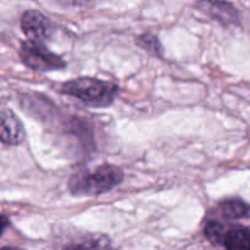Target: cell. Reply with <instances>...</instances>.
Instances as JSON below:
<instances>
[{
  "label": "cell",
  "mask_w": 250,
  "mask_h": 250,
  "mask_svg": "<svg viewBox=\"0 0 250 250\" xmlns=\"http://www.w3.org/2000/svg\"><path fill=\"white\" fill-rule=\"evenodd\" d=\"M20 26L28 41L39 42V43L49 41L54 33V26L51 21L38 10L31 9L24 11L20 20Z\"/></svg>",
  "instance_id": "4"
},
{
  "label": "cell",
  "mask_w": 250,
  "mask_h": 250,
  "mask_svg": "<svg viewBox=\"0 0 250 250\" xmlns=\"http://www.w3.org/2000/svg\"><path fill=\"white\" fill-rule=\"evenodd\" d=\"M62 250H114L104 237H89L82 241L67 244Z\"/></svg>",
  "instance_id": "9"
},
{
  "label": "cell",
  "mask_w": 250,
  "mask_h": 250,
  "mask_svg": "<svg viewBox=\"0 0 250 250\" xmlns=\"http://www.w3.org/2000/svg\"><path fill=\"white\" fill-rule=\"evenodd\" d=\"M221 246L225 250H250V229L242 225L229 226Z\"/></svg>",
  "instance_id": "7"
},
{
  "label": "cell",
  "mask_w": 250,
  "mask_h": 250,
  "mask_svg": "<svg viewBox=\"0 0 250 250\" xmlns=\"http://www.w3.org/2000/svg\"><path fill=\"white\" fill-rule=\"evenodd\" d=\"M19 55L24 66L38 72L63 70L67 66L66 61L60 55L49 50L45 44L28 39L21 43Z\"/></svg>",
  "instance_id": "3"
},
{
  "label": "cell",
  "mask_w": 250,
  "mask_h": 250,
  "mask_svg": "<svg viewBox=\"0 0 250 250\" xmlns=\"http://www.w3.org/2000/svg\"><path fill=\"white\" fill-rule=\"evenodd\" d=\"M26 132L21 120L11 110L0 111V142L5 146H19L24 141Z\"/></svg>",
  "instance_id": "5"
},
{
  "label": "cell",
  "mask_w": 250,
  "mask_h": 250,
  "mask_svg": "<svg viewBox=\"0 0 250 250\" xmlns=\"http://www.w3.org/2000/svg\"><path fill=\"white\" fill-rule=\"evenodd\" d=\"M59 92L76 98L89 107H107L114 104L119 85L97 77H78L63 82Z\"/></svg>",
  "instance_id": "2"
},
{
  "label": "cell",
  "mask_w": 250,
  "mask_h": 250,
  "mask_svg": "<svg viewBox=\"0 0 250 250\" xmlns=\"http://www.w3.org/2000/svg\"><path fill=\"white\" fill-rule=\"evenodd\" d=\"M124 171L119 166L103 164L94 171L81 170L68 180V189L75 197H97L116 188L124 181Z\"/></svg>",
  "instance_id": "1"
},
{
  "label": "cell",
  "mask_w": 250,
  "mask_h": 250,
  "mask_svg": "<svg viewBox=\"0 0 250 250\" xmlns=\"http://www.w3.org/2000/svg\"><path fill=\"white\" fill-rule=\"evenodd\" d=\"M217 212L220 216L227 220L246 219L250 214V205L239 198H231L219 203Z\"/></svg>",
  "instance_id": "8"
},
{
  "label": "cell",
  "mask_w": 250,
  "mask_h": 250,
  "mask_svg": "<svg viewBox=\"0 0 250 250\" xmlns=\"http://www.w3.org/2000/svg\"><path fill=\"white\" fill-rule=\"evenodd\" d=\"M202 11L207 12L215 21L220 22L224 26L239 23V12L229 2L225 1H205L200 2Z\"/></svg>",
  "instance_id": "6"
},
{
  "label": "cell",
  "mask_w": 250,
  "mask_h": 250,
  "mask_svg": "<svg viewBox=\"0 0 250 250\" xmlns=\"http://www.w3.org/2000/svg\"><path fill=\"white\" fill-rule=\"evenodd\" d=\"M227 227L229 226H226L224 222L219 221V220H209L204 227L205 238L214 246H221Z\"/></svg>",
  "instance_id": "10"
},
{
  "label": "cell",
  "mask_w": 250,
  "mask_h": 250,
  "mask_svg": "<svg viewBox=\"0 0 250 250\" xmlns=\"http://www.w3.org/2000/svg\"><path fill=\"white\" fill-rule=\"evenodd\" d=\"M0 250H22V249L14 248V247H5V248H0Z\"/></svg>",
  "instance_id": "13"
},
{
  "label": "cell",
  "mask_w": 250,
  "mask_h": 250,
  "mask_svg": "<svg viewBox=\"0 0 250 250\" xmlns=\"http://www.w3.org/2000/svg\"><path fill=\"white\" fill-rule=\"evenodd\" d=\"M7 226H9V220H7L4 215L0 214V236L4 233V231L6 229Z\"/></svg>",
  "instance_id": "12"
},
{
  "label": "cell",
  "mask_w": 250,
  "mask_h": 250,
  "mask_svg": "<svg viewBox=\"0 0 250 250\" xmlns=\"http://www.w3.org/2000/svg\"><path fill=\"white\" fill-rule=\"evenodd\" d=\"M136 44L146 51L150 53L151 55L163 58V45H161L156 34L150 33V32L142 33L141 36L136 38Z\"/></svg>",
  "instance_id": "11"
}]
</instances>
